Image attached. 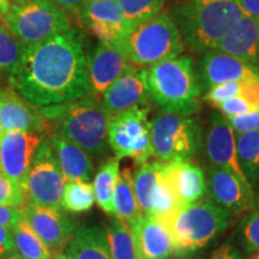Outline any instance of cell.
Wrapping results in <instances>:
<instances>
[{
	"label": "cell",
	"mask_w": 259,
	"mask_h": 259,
	"mask_svg": "<svg viewBox=\"0 0 259 259\" xmlns=\"http://www.w3.org/2000/svg\"><path fill=\"white\" fill-rule=\"evenodd\" d=\"M94 203H95L94 187L88 181L65 183L61 209L74 213L87 212L93 208Z\"/></svg>",
	"instance_id": "1f68e13d"
},
{
	"label": "cell",
	"mask_w": 259,
	"mask_h": 259,
	"mask_svg": "<svg viewBox=\"0 0 259 259\" xmlns=\"http://www.w3.org/2000/svg\"><path fill=\"white\" fill-rule=\"evenodd\" d=\"M6 82L38 109L89 96L87 56L78 29L25 47Z\"/></svg>",
	"instance_id": "6da1fadb"
},
{
	"label": "cell",
	"mask_w": 259,
	"mask_h": 259,
	"mask_svg": "<svg viewBox=\"0 0 259 259\" xmlns=\"http://www.w3.org/2000/svg\"><path fill=\"white\" fill-rule=\"evenodd\" d=\"M51 2L56 3L61 9L67 10V11L73 12L76 15H79L80 9H82L85 0H51Z\"/></svg>",
	"instance_id": "b9f144b4"
},
{
	"label": "cell",
	"mask_w": 259,
	"mask_h": 259,
	"mask_svg": "<svg viewBox=\"0 0 259 259\" xmlns=\"http://www.w3.org/2000/svg\"><path fill=\"white\" fill-rule=\"evenodd\" d=\"M10 5H11L10 0H0V14L5 16L6 12L9 11Z\"/></svg>",
	"instance_id": "ee69618b"
},
{
	"label": "cell",
	"mask_w": 259,
	"mask_h": 259,
	"mask_svg": "<svg viewBox=\"0 0 259 259\" xmlns=\"http://www.w3.org/2000/svg\"><path fill=\"white\" fill-rule=\"evenodd\" d=\"M215 50L238 58L245 63L259 66L257 18L248 15L242 16L223 35Z\"/></svg>",
	"instance_id": "7402d4cb"
},
{
	"label": "cell",
	"mask_w": 259,
	"mask_h": 259,
	"mask_svg": "<svg viewBox=\"0 0 259 259\" xmlns=\"http://www.w3.org/2000/svg\"><path fill=\"white\" fill-rule=\"evenodd\" d=\"M28 203L23 187L0 173V204L15 209H22Z\"/></svg>",
	"instance_id": "d590c367"
},
{
	"label": "cell",
	"mask_w": 259,
	"mask_h": 259,
	"mask_svg": "<svg viewBox=\"0 0 259 259\" xmlns=\"http://www.w3.org/2000/svg\"><path fill=\"white\" fill-rule=\"evenodd\" d=\"M45 138L38 132H4L0 141V173L25 191L32 160Z\"/></svg>",
	"instance_id": "7c38bea8"
},
{
	"label": "cell",
	"mask_w": 259,
	"mask_h": 259,
	"mask_svg": "<svg viewBox=\"0 0 259 259\" xmlns=\"http://www.w3.org/2000/svg\"><path fill=\"white\" fill-rule=\"evenodd\" d=\"M116 44L124 51L130 65L137 69L178 58L185 52L180 32L167 11L130 31Z\"/></svg>",
	"instance_id": "8992f818"
},
{
	"label": "cell",
	"mask_w": 259,
	"mask_h": 259,
	"mask_svg": "<svg viewBox=\"0 0 259 259\" xmlns=\"http://www.w3.org/2000/svg\"><path fill=\"white\" fill-rule=\"evenodd\" d=\"M202 95L219 84L259 79V66L245 63L218 50L200 54L194 67Z\"/></svg>",
	"instance_id": "4fadbf2b"
},
{
	"label": "cell",
	"mask_w": 259,
	"mask_h": 259,
	"mask_svg": "<svg viewBox=\"0 0 259 259\" xmlns=\"http://www.w3.org/2000/svg\"><path fill=\"white\" fill-rule=\"evenodd\" d=\"M65 250L71 259H113L106 233L99 226L77 229Z\"/></svg>",
	"instance_id": "cb8c5ba5"
},
{
	"label": "cell",
	"mask_w": 259,
	"mask_h": 259,
	"mask_svg": "<svg viewBox=\"0 0 259 259\" xmlns=\"http://www.w3.org/2000/svg\"><path fill=\"white\" fill-rule=\"evenodd\" d=\"M149 113V107L137 106L111 116L108 144L119 160L131 158L139 166L154 156Z\"/></svg>",
	"instance_id": "9c48e42d"
},
{
	"label": "cell",
	"mask_w": 259,
	"mask_h": 259,
	"mask_svg": "<svg viewBox=\"0 0 259 259\" xmlns=\"http://www.w3.org/2000/svg\"><path fill=\"white\" fill-rule=\"evenodd\" d=\"M24 48L4 24H0V80L14 70Z\"/></svg>",
	"instance_id": "e575fe53"
},
{
	"label": "cell",
	"mask_w": 259,
	"mask_h": 259,
	"mask_svg": "<svg viewBox=\"0 0 259 259\" xmlns=\"http://www.w3.org/2000/svg\"><path fill=\"white\" fill-rule=\"evenodd\" d=\"M206 196L210 203L234 212L254 210V190L232 171L216 166L206 170Z\"/></svg>",
	"instance_id": "5bb4252c"
},
{
	"label": "cell",
	"mask_w": 259,
	"mask_h": 259,
	"mask_svg": "<svg viewBox=\"0 0 259 259\" xmlns=\"http://www.w3.org/2000/svg\"><path fill=\"white\" fill-rule=\"evenodd\" d=\"M0 259H24V258L22 257V255L19 254L16 250H11V251H9L8 253H5L4 255H3Z\"/></svg>",
	"instance_id": "7bdbcfd3"
},
{
	"label": "cell",
	"mask_w": 259,
	"mask_h": 259,
	"mask_svg": "<svg viewBox=\"0 0 259 259\" xmlns=\"http://www.w3.org/2000/svg\"><path fill=\"white\" fill-rule=\"evenodd\" d=\"M234 236L246 255L259 252V211L251 210L244 213L235 227Z\"/></svg>",
	"instance_id": "d6a6232c"
},
{
	"label": "cell",
	"mask_w": 259,
	"mask_h": 259,
	"mask_svg": "<svg viewBox=\"0 0 259 259\" xmlns=\"http://www.w3.org/2000/svg\"><path fill=\"white\" fill-rule=\"evenodd\" d=\"M0 124L4 132H38L46 137L51 135L50 125L40 109L30 105L8 82H0Z\"/></svg>",
	"instance_id": "2e32d148"
},
{
	"label": "cell",
	"mask_w": 259,
	"mask_h": 259,
	"mask_svg": "<svg viewBox=\"0 0 259 259\" xmlns=\"http://www.w3.org/2000/svg\"><path fill=\"white\" fill-rule=\"evenodd\" d=\"M235 2L246 15L259 18V0H235Z\"/></svg>",
	"instance_id": "60d3db41"
},
{
	"label": "cell",
	"mask_w": 259,
	"mask_h": 259,
	"mask_svg": "<svg viewBox=\"0 0 259 259\" xmlns=\"http://www.w3.org/2000/svg\"><path fill=\"white\" fill-rule=\"evenodd\" d=\"M106 238L113 259H136L137 250L131 229L120 219L113 216L107 225Z\"/></svg>",
	"instance_id": "f1b7e54d"
},
{
	"label": "cell",
	"mask_w": 259,
	"mask_h": 259,
	"mask_svg": "<svg viewBox=\"0 0 259 259\" xmlns=\"http://www.w3.org/2000/svg\"><path fill=\"white\" fill-rule=\"evenodd\" d=\"M203 147L206 160L211 166L225 168L247 181L236 156L235 134L227 116L222 113H210L205 135H203Z\"/></svg>",
	"instance_id": "9a60e30c"
},
{
	"label": "cell",
	"mask_w": 259,
	"mask_h": 259,
	"mask_svg": "<svg viewBox=\"0 0 259 259\" xmlns=\"http://www.w3.org/2000/svg\"><path fill=\"white\" fill-rule=\"evenodd\" d=\"M51 135L67 138L92 158H106L109 151L108 124L111 115L101 101L92 96L40 109ZM50 135V136H51Z\"/></svg>",
	"instance_id": "7a4b0ae2"
},
{
	"label": "cell",
	"mask_w": 259,
	"mask_h": 259,
	"mask_svg": "<svg viewBox=\"0 0 259 259\" xmlns=\"http://www.w3.org/2000/svg\"><path fill=\"white\" fill-rule=\"evenodd\" d=\"M58 164L66 181H88L94 178L95 169L92 157L82 148L59 135L48 136Z\"/></svg>",
	"instance_id": "603a6c76"
},
{
	"label": "cell",
	"mask_w": 259,
	"mask_h": 259,
	"mask_svg": "<svg viewBox=\"0 0 259 259\" xmlns=\"http://www.w3.org/2000/svg\"><path fill=\"white\" fill-rule=\"evenodd\" d=\"M136 250H137V248H136ZM136 259H144V257L142 255V253L138 250H137V255H136Z\"/></svg>",
	"instance_id": "681fc988"
},
{
	"label": "cell",
	"mask_w": 259,
	"mask_h": 259,
	"mask_svg": "<svg viewBox=\"0 0 259 259\" xmlns=\"http://www.w3.org/2000/svg\"><path fill=\"white\" fill-rule=\"evenodd\" d=\"M128 66L127 58L118 44L100 42L93 53L87 57L89 96L100 101L106 90L125 72Z\"/></svg>",
	"instance_id": "ac0fdd59"
},
{
	"label": "cell",
	"mask_w": 259,
	"mask_h": 259,
	"mask_svg": "<svg viewBox=\"0 0 259 259\" xmlns=\"http://www.w3.org/2000/svg\"><path fill=\"white\" fill-rule=\"evenodd\" d=\"M257 44H258V52H259V18H257Z\"/></svg>",
	"instance_id": "7dc6e473"
},
{
	"label": "cell",
	"mask_w": 259,
	"mask_h": 259,
	"mask_svg": "<svg viewBox=\"0 0 259 259\" xmlns=\"http://www.w3.org/2000/svg\"><path fill=\"white\" fill-rule=\"evenodd\" d=\"M21 210L52 257L56 258L63 253L77 231L74 220L65 213L63 209L48 208L29 202Z\"/></svg>",
	"instance_id": "8fae6325"
},
{
	"label": "cell",
	"mask_w": 259,
	"mask_h": 259,
	"mask_svg": "<svg viewBox=\"0 0 259 259\" xmlns=\"http://www.w3.org/2000/svg\"><path fill=\"white\" fill-rule=\"evenodd\" d=\"M148 100L164 113L193 115L200 111V90L193 58L178 57L141 70Z\"/></svg>",
	"instance_id": "5b68a950"
},
{
	"label": "cell",
	"mask_w": 259,
	"mask_h": 259,
	"mask_svg": "<svg viewBox=\"0 0 259 259\" xmlns=\"http://www.w3.org/2000/svg\"><path fill=\"white\" fill-rule=\"evenodd\" d=\"M100 101L111 116L134 107L147 106L148 96L141 70L130 65L125 72L106 90Z\"/></svg>",
	"instance_id": "ffe728a7"
},
{
	"label": "cell",
	"mask_w": 259,
	"mask_h": 259,
	"mask_svg": "<svg viewBox=\"0 0 259 259\" xmlns=\"http://www.w3.org/2000/svg\"><path fill=\"white\" fill-rule=\"evenodd\" d=\"M3 135H4V131H3L2 124H0V141H2V137H3Z\"/></svg>",
	"instance_id": "f907efd6"
},
{
	"label": "cell",
	"mask_w": 259,
	"mask_h": 259,
	"mask_svg": "<svg viewBox=\"0 0 259 259\" xmlns=\"http://www.w3.org/2000/svg\"><path fill=\"white\" fill-rule=\"evenodd\" d=\"M113 216H116L131 227L142 215L132 186V171L124 168L119 173L113 191Z\"/></svg>",
	"instance_id": "d4e9b609"
},
{
	"label": "cell",
	"mask_w": 259,
	"mask_h": 259,
	"mask_svg": "<svg viewBox=\"0 0 259 259\" xmlns=\"http://www.w3.org/2000/svg\"><path fill=\"white\" fill-rule=\"evenodd\" d=\"M14 2H17V0H10V3H14Z\"/></svg>",
	"instance_id": "f5cc1de1"
},
{
	"label": "cell",
	"mask_w": 259,
	"mask_h": 259,
	"mask_svg": "<svg viewBox=\"0 0 259 259\" xmlns=\"http://www.w3.org/2000/svg\"><path fill=\"white\" fill-rule=\"evenodd\" d=\"M234 219V212L199 200L158 220L169 232L173 258L194 259L228 231Z\"/></svg>",
	"instance_id": "3957f363"
},
{
	"label": "cell",
	"mask_w": 259,
	"mask_h": 259,
	"mask_svg": "<svg viewBox=\"0 0 259 259\" xmlns=\"http://www.w3.org/2000/svg\"><path fill=\"white\" fill-rule=\"evenodd\" d=\"M3 18H4V16H3L2 14H0V24L3 23Z\"/></svg>",
	"instance_id": "816d5d0a"
},
{
	"label": "cell",
	"mask_w": 259,
	"mask_h": 259,
	"mask_svg": "<svg viewBox=\"0 0 259 259\" xmlns=\"http://www.w3.org/2000/svg\"><path fill=\"white\" fill-rule=\"evenodd\" d=\"M227 119H228L235 135L259 130V108L240 115L227 116Z\"/></svg>",
	"instance_id": "8d00e7d4"
},
{
	"label": "cell",
	"mask_w": 259,
	"mask_h": 259,
	"mask_svg": "<svg viewBox=\"0 0 259 259\" xmlns=\"http://www.w3.org/2000/svg\"><path fill=\"white\" fill-rule=\"evenodd\" d=\"M236 156L240 169L252 187L259 181V130L235 135Z\"/></svg>",
	"instance_id": "4316f807"
},
{
	"label": "cell",
	"mask_w": 259,
	"mask_h": 259,
	"mask_svg": "<svg viewBox=\"0 0 259 259\" xmlns=\"http://www.w3.org/2000/svg\"><path fill=\"white\" fill-rule=\"evenodd\" d=\"M120 173V160L118 157H107L100 166L99 170L94 177V193L97 205L107 215L113 216V191L115 181Z\"/></svg>",
	"instance_id": "484cf974"
},
{
	"label": "cell",
	"mask_w": 259,
	"mask_h": 259,
	"mask_svg": "<svg viewBox=\"0 0 259 259\" xmlns=\"http://www.w3.org/2000/svg\"><path fill=\"white\" fill-rule=\"evenodd\" d=\"M250 257V259H259V252H255V253L248 255Z\"/></svg>",
	"instance_id": "c3c4849f"
},
{
	"label": "cell",
	"mask_w": 259,
	"mask_h": 259,
	"mask_svg": "<svg viewBox=\"0 0 259 259\" xmlns=\"http://www.w3.org/2000/svg\"><path fill=\"white\" fill-rule=\"evenodd\" d=\"M3 24L24 47L72 29L65 10L51 0H17L11 3L3 18Z\"/></svg>",
	"instance_id": "52a82bcc"
},
{
	"label": "cell",
	"mask_w": 259,
	"mask_h": 259,
	"mask_svg": "<svg viewBox=\"0 0 259 259\" xmlns=\"http://www.w3.org/2000/svg\"><path fill=\"white\" fill-rule=\"evenodd\" d=\"M15 250L14 234L11 229L0 226V258L9 251Z\"/></svg>",
	"instance_id": "ab89813d"
},
{
	"label": "cell",
	"mask_w": 259,
	"mask_h": 259,
	"mask_svg": "<svg viewBox=\"0 0 259 259\" xmlns=\"http://www.w3.org/2000/svg\"><path fill=\"white\" fill-rule=\"evenodd\" d=\"M65 179L58 164L50 138L41 142L25 184L29 203L48 208L61 209Z\"/></svg>",
	"instance_id": "30bf717a"
},
{
	"label": "cell",
	"mask_w": 259,
	"mask_h": 259,
	"mask_svg": "<svg viewBox=\"0 0 259 259\" xmlns=\"http://www.w3.org/2000/svg\"><path fill=\"white\" fill-rule=\"evenodd\" d=\"M53 259H71V257H70L69 254H66V253H65V252H63V253L59 254V255H57V257L53 258Z\"/></svg>",
	"instance_id": "bcb514c9"
},
{
	"label": "cell",
	"mask_w": 259,
	"mask_h": 259,
	"mask_svg": "<svg viewBox=\"0 0 259 259\" xmlns=\"http://www.w3.org/2000/svg\"><path fill=\"white\" fill-rule=\"evenodd\" d=\"M209 259H245V257L235 245H233L231 241H227L220 246L218 250L213 251Z\"/></svg>",
	"instance_id": "f35d334b"
},
{
	"label": "cell",
	"mask_w": 259,
	"mask_h": 259,
	"mask_svg": "<svg viewBox=\"0 0 259 259\" xmlns=\"http://www.w3.org/2000/svg\"><path fill=\"white\" fill-rule=\"evenodd\" d=\"M167 12L185 48L199 54L215 50L223 35L246 15L235 0H185Z\"/></svg>",
	"instance_id": "277c9868"
},
{
	"label": "cell",
	"mask_w": 259,
	"mask_h": 259,
	"mask_svg": "<svg viewBox=\"0 0 259 259\" xmlns=\"http://www.w3.org/2000/svg\"><path fill=\"white\" fill-rule=\"evenodd\" d=\"M130 229L136 248L144 259H173V242L160 220L151 215H141Z\"/></svg>",
	"instance_id": "44dd1931"
},
{
	"label": "cell",
	"mask_w": 259,
	"mask_h": 259,
	"mask_svg": "<svg viewBox=\"0 0 259 259\" xmlns=\"http://www.w3.org/2000/svg\"><path fill=\"white\" fill-rule=\"evenodd\" d=\"M162 174L181 205L199 202L206 196L205 173L191 160L163 163Z\"/></svg>",
	"instance_id": "d6986e66"
},
{
	"label": "cell",
	"mask_w": 259,
	"mask_h": 259,
	"mask_svg": "<svg viewBox=\"0 0 259 259\" xmlns=\"http://www.w3.org/2000/svg\"><path fill=\"white\" fill-rule=\"evenodd\" d=\"M22 218H23V212L21 209L10 208V206L0 204V226L6 227L12 231Z\"/></svg>",
	"instance_id": "74e56055"
},
{
	"label": "cell",
	"mask_w": 259,
	"mask_h": 259,
	"mask_svg": "<svg viewBox=\"0 0 259 259\" xmlns=\"http://www.w3.org/2000/svg\"><path fill=\"white\" fill-rule=\"evenodd\" d=\"M130 31L156 17L162 12L164 0H116Z\"/></svg>",
	"instance_id": "4dcf8cb0"
},
{
	"label": "cell",
	"mask_w": 259,
	"mask_h": 259,
	"mask_svg": "<svg viewBox=\"0 0 259 259\" xmlns=\"http://www.w3.org/2000/svg\"><path fill=\"white\" fill-rule=\"evenodd\" d=\"M163 166V163H162ZM150 205H151V216L156 219H163L169 215L177 209H179L181 204L178 200L177 196L174 194L173 190L170 189L169 184L164 179L162 174V168L160 176L155 184V187L150 196Z\"/></svg>",
	"instance_id": "836d02e7"
},
{
	"label": "cell",
	"mask_w": 259,
	"mask_h": 259,
	"mask_svg": "<svg viewBox=\"0 0 259 259\" xmlns=\"http://www.w3.org/2000/svg\"><path fill=\"white\" fill-rule=\"evenodd\" d=\"M78 17L83 28L100 42L116 44L130 32L116 0H85Z\"/></svg>",
	"instance_id": "e0dca14e"
},
{
	"label": "cell",
	"mask_w": 259,
	"mask_h": 259,
	"mask_svg": "<svg viewBox=\"0 0 259 259\" xmlns=\"http://www.w3.org/2000/svg\"><path fill=\"white\" fill-rule=\"evenodd\" d=\"M254 190V210L259 211V181L257 183V185L253 187Z\"/></svg>",
	"instance_id": "f6af8a7d"
},
{
	"label": "cell",
	"mask_w": 259,
	"mask_h": 259,
	"mask_svg": "<svg viewBox=\"0 0 259 259\" xmlns=\"http://www.w3.org/2000/svg\"><path fill=\"white\" fill-rule=\"evenodd\" d=\"M12 234L15 250L24 259H53L44 242L29 226L24 215L12 229Z\"/></svg>",
	"instance_id": "f546056e"
},
{
	"label": "cell",
	"mask_w": 259,
	"mask_h": 259,
	"mask_svg": "<svg viewBox=\"0 0 259 259\" xmlns=\"http://www.w3.org/2000/svg\"><path fill=\"white\" fill-rule=\"evenodd\" d=\"M161 168L162 162L148 161L143 164H139L137 169L132 171V186L142 215L151 213L150 196L160 176Z\"/></svg>",
	"instance_id": "83f0119b"
},
{
	"label": "cell",
	"mask_w": 259,
	"mask_h": 259,
	"mask_svg": "<svg viewBox=\"0 0 259 259\" xmlns=\"http://www.w3.org/2000/svg\"><path fill=\"white\" fill-rule=\"evenodd\" d=\"M154 156L162 163L192 160L203 147V127L192 115L164 113L151 120Z\"/></svg>",
	"instance_id": "ba28073f"
}]
</instances>
